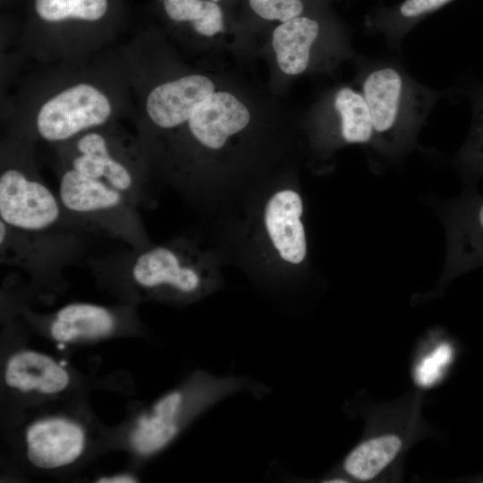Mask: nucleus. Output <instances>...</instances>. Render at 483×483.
I'll list each match as a JSON object with an SVG mask.
<instances>
[{"label": "nucleus", "mask_w": 483, "mask_h": 483, "mask_svg": "<svg viewBox=\"0 0 483 483\" xmlns=\"http://www.w3.org/2000/svg\"><path fill=\"white\" fill-rule=\"evenodd\" d=\"M29 74L2 105L5 133L53 145L123 118L134 105L119 46Z\"/></svg>", "instance_id": "1"}, {"label": "nucleus", "mask_w": 483, "mask_h": 483, "mask_svg": "<svg viewBox=\"0 0 483 483\" xmlns=\"http://www.w3.org/2000/svg\"><path fill=\"white\" fill-rule=\"evenodd\" d=\"M119 48L134 105L136 135L150 161L228 72L187 64L157 22L138 28Z\"/></svg>", "instance_id": "2"}, {"label": "nucleus", "mask_w": 483, "mask_h": 483, "mask_svg": "<svg viewBox=\"0 0 483 483\" xmlns=\"http://www.w3.org/2000/svg\"><path fill=\"white\" fill-rule=\"evenodd\" d=\"M22 4L19 42L42 65L90 57L115 46L130 10L124 0H16Z\"/></svg>", "instance_id": "3"}, {"label": "nucleus", "mask_w": 483, "mask_h": 483, "mask_svg": "<svg viewBox=\"0 0 483 483\" xmlns=\"http://www.w3.org/2000/svg\"><path fill=\"white\" fill-rule=\"evenodd\" d=\"M357 82L371 117L372 151L399 159L412 149L439 94L392 61H360Z\"/></svg>", "instance_id": "4"}, {"label": "nucleus", "mask_w": 483, "mask_h": 483, "mask_svg": "<svg viewBox=\"0 0 483 483\" xmlns=\"http://www.w3.org/2000/svg\"><path fill=\"white\" fill-rule=\"evenodd\" d=\"M56 165L106 184L139 207L151 167L137 135L115 121L53 145Z\"/></svg>", "instance_id": "5"}, {"label": "nucleus", "mask_w": 483, "mask_h": 483, "mask_svg": "<svg viewBox=\"0 0 483 483\" xmlns=\"http://www.w3.org/2000/svg\"><path fill=\"white\" fill-rule=\"evenodd\" d=\"M35 144L5 132L1 139L0 221L30 233L75 229L39 173Z\"/></svg>", "instance_id": "6"}, {"label": "nucleus", "mask_w": 483, "mask_h": 483, "mask_svg": "<svg viewBox=\"0 0 483 483\" xmlns=\"http://www.w3.org/2000/svg\"><path fill=\"white\" fill-rule=\"evenodd\" d=\"M58 197L75 229L129 244L148 247L139 206L105 183L70 168L55 165Z\"/></svg>", "instance_id": "7"}, {"label": "nucleus", "mask_w": 483, "mask_h": 483, "mask_svg": "<svg viewBox=\"0 0 483 483\" xmlns=\"http://www.w3.org/2000/svg\"><path fill=\"white\" fill-rule=\"evenodd\" d=\"M271 47L279 70L288 76L331 72L354 56L349 33L330 4L276 24Z\"/></svg>", "instance_id": "8"}, {"label": "nucleus", "mask_w": 483, "mask_h": 483, "mask_svg": "<svg viewBox=\"0 0 483 483\" xmlns=\"http://www.w3.org/2000/svg\"><path fill=\"white\" fill-rule=\"evenodd\" d=\"M242 391L261 396L266 388L240 377H216L207 373L198 376L190 387L163 395L154 403L149 413L138 419L131 436L134 449L142 455L162 450L192 417Z\"/></svg>", "instance_id": "9"}, {"label": "nucleus", "mask_w": 483, "mask_h": 483, "mask_svg": "<svg viewBox=\"0 0 483 483\" xmlns=\"http://www.w3.org/2000/svg\"><path fill=\"white\" fill-rule=\"evenodd\" d=\"M156 22L175 44L191 50H208L236 29L226 0H152Z\"/></svg>", "instance_id": "10"}, {"label": "nucleus", "mask_w": 483, "mask_h": 483, "mask_svg": "<svg viewBox=\"0 0 483 483\" xmlns=\"http://www.w3.org/2000/svg\"><path fill=\"white\" fill-rule=\"evenodd\" d=\"M447 237L444 280L483 266V195L474 184L441 211Z\"/></svg>", "instance_id": "11"}, {"label": "nucleus", "mask_w": 483, "mask_h": 483, "mask_svg": "<svg viewBox=\"0 0 483 483\" xmlns=\"http://www.w3.org/2000/svg\"><path fill=\"white\" fill-rule=\"evenodd\" d=\"M309 121L332 143L374 147L375 136L367 103L360 91L341 85L325 93L311 107Z\"/></svg>", "instance_id": "12"}, {"label": "nucleus", "mask_w": 483, "mask_h": 483, "mask_svg": "<svg viewBox=\"0 0 483 483\" xmlns=\"http://www.w3.org/2000/svg\"><path fill=\"white\" fill-rule=\"evenodd\" d=\"M132 250L125 263L126 274L138 289L152 294L168 291L190 296L199 292L201 275L174 250L156 246Z\"/></svg>", "instance_id": "13"}, {"label": "nucleus", "mask_w": 483, "mask_h": 483, "mask_svg": "<svg viewBox=\"0 0 483 483\" xmlns=\"http://www.w3.org/2000/svg\"><path fill=\"white\" fill-rule=\"evenodd\" d=\"M26 453L34 466L51 470L75 462L82 453L83 428L64 417H47L31 423L25 434Z\"/></svg>", "instance_id": "14"}, {"label": "nucleus", "mask_w": 483, "mask_h": 483, "mask_svg": "<svg viewBox=\"0 0 483 483\" xmlns=\"http://www.w3.org/2000/svg\"><path fill=\"white\" fill-rule=\"evenodd\" d=\"M79 241L60 232L30 233L0 221L1 262L27 268L38 265H66L78 250Z\"/></svg>", "instance_id": "15"}, {"label": "nucleus", "mask_w": 483, "mask_h": 483, "mask_svg": "<svg viewBox=\"0 0 483 483\" xmlns=\"http://www.w3.org/2000/svg\"><path fill=\"white\" fill-rule=\"evenodd\" d=\"M409 443L407 432L402 429H373L344 457L343 475L358 482L381 479L399 462Z\"/></svg>", "instance_id": "16"}, {"label": "nucleus", "mask_w": 483, "mask_h": 483, "mask_svg": "<svg viewBox=\"0 0 483 483\" xmlns=\"http://www.w3.org/2000/svg\"><path fill=\"white\" fill-rule=\"evenodd\" d=\"M303 205L300 195L290 190L274 194L267 204L265 225L282 258L301 263L306 256L305 232L300 217Z\"/></svg>", "instance_id": "17"}, {"label": "nucleus", "mask_w": 483, "mask_h": 483, "mask_svg": "<svg viewBox=\"0 0 483 483\" xmlns=\"http://www.w3.org/2000/svg\"><path fill=\"white\" fill-rule=\"evenodd\" d=\"M4 381L21 392L53 394L64 391L70 382L68 372L48 355L34 351H21L8 360Z\"/></svg>", "instance_id": "18"}, {"label": "nucleus", "mask_w": 483, "mask_h": 483, "mask_svg": "<svg viewBox=\"0 0 483 483\" xmlns=\"http://www.w3.org/2000/svg\"><path fill=\"white\" fill-rule=\"evenodd\" d=\"M117 318L108 308L74 302L58 309L50 323L52 338L65 343L106 336L116 326Z\"/></svg>", "instance_id": "19"}, {"label": "nucleus", "mask_w": 483, "mask_h": 483, "mask_svg": "<svg viewBox=\"0 0 483 483\" xmlns=\"http://www.w3.org/2000/svg\"><path fill=\"white\" fill-rule=\"evenodd\" d=\"M453 0H402L394 5H381L366 18L370 33L383 36L393 48H398L405 36L424 18Z\"/></svg>", "instance_id": "20"}, {"label": "nucleus", "mask_w": 483, "mask_h": 483, "mask_svg": "<svg viewBox=\"0 0 483 483\" xmlns=\"http://www.w3.org/2000/svg\"><path fill=\"white\" fill-rule=\"evenodd\" d=\"M466 97L471 106V123L454 164L467 185H475V182L483 177V84L468 89Z\"/></svg>", "instance_id": "21"}, {"label": "nucleus", "mask_w": 483, "mask_h": 483, "mask_svg": "<svg viewBox=\"0 0 483 483\" xmlns=\"http://www.w3.org/2000/svg\"><path fill=\"white\" fill-rule=\"evenodd\" d=\"M416 358L412 366L414 384L421 389L437 386L457 357L456 344L448 338L433 341Z\"/></svg>", "instance_id": "22"}, {"label": "nucleus", "mask_w": 483, "mask_h": 483, "mask_svg": "<svg viewBox=\"0 0 483 483\" xmlns=\"http://www.w3.org/2000/svg\"><path fill=\"white\" fill-rule=\"evenodd\" d=\"M330 3L331 0H246L247 8L254 18L276 24L329 5Z\"/></svg>", "instance_id": "23"}, {"label": "nucleus", "mask_w": 483, "mask_h": 483, "mask_svg": "<svg viewBox=\"0 0 483 483\" xmlns=\"http://www.w3.org/2000/svg\"><path fill=\"white\" fill-rule=\"evenodd\" d=\"M138 480L131 475H115L112 477H104L97 480V482L100 483H131V482H137Z\"/></svg>", "instance_id": "24"}, {"label": "nucleus", "mask_w": 483, "mask_h": 483, "mask_svg": "<svg viewBox=\"0 0 483 483\" xmlns=\"http://www.w3.org/2000/svg\"><path fill=\"white\" fill-rule=\"evenodd\" d=\"M16 0H1L2 4L4 3V4H8V3H12V2H15Z\"/></svg>", "instance_id": "25"}]
</instances>
